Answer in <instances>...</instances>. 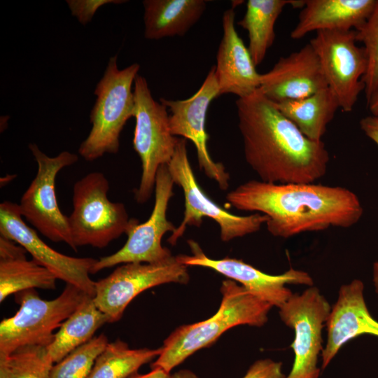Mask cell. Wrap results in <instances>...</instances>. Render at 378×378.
I'll return each instance as SVG.
<instances>
[{
    "label": "cell",
    "instance_id": "3",
    "mask_svg": "<svg viewBox=\"0 0 378 378\" xmlns=\"http://www.w3.org/2000/svg\"><path fill=\"white\" fill-rule=\"evenodd\" d=\"M222 300L211 317L175 330L161 346V352L151 364L170 373L197 351L209 346L223 332L240 325L260 327L268 320L272 306L247 291L231 279L222 282Z\"/></svg>",
    "mask_w": 378,
    "mask_h": 378
},
{
    "label": "cell",
    "instance_id": "15",
    "mask_svg": "<svg viewBox=\"0 0 378 378\" xmlns=\"http://www.w3.org/2000/svg\"><path fill=\"white\" fill-rule=\"evenodd\" d=\"M220 96L215 67L213 66L203 83L190 97L183 100L160 98V102L170 111L169 125L174 136L190 140L195 146L199 167L206 176L214 180L220 189L229 187L230 174L220 162H216L208 150L209 135L206 118L211 102Z\"/></svg>",
    "mask_w": 378,
    "mask_h": 378
},
{
    "label": "cell",
    "instance_id": "18",
    "mask_svg": "<svg viewBox=\"0 0 378 378\" xmlns=\"http://www.w3.org/2000/svg\"><path fill=\"white\" fill-rule=\"evenodd\" d=\"M326 327L327 340L321 352L322 370L350 340L363 335L378 337V321L372 317L366 305L362 281L354 279L341 286Z\"/></svg>",
    "mask_w": 378,
    "mask_h": 378
},
{
    "label": "cell",
    "instance_id": "32",
    "mask_svg": "<svg viewBox=\"0 0 378 378\" xmlns=\"http://www.w3.org/2000/svg\"><path fill=\"white\" fill-rule=\"evenodd\" d=\"M27 251L17 242L0 236V260L26 258Z\"/></svg>",
    "mask_w": 378,
    "mask_h": 378
},
{
    "label": "cell",
    "instance_id": "31",
    "mask_svg": "<svg viewBox=\"0 0 378 378\" xmlns=\"http://www.w3.org/2000/svg\"><path fill=\"white\" fill-rule=\"evenodd\" d=\"M127 1L122 0H67L66 1L72 15L83 25L90 22L96 11L101 6L115 4H120Z\"/></svg>",
    "mask_w": 378,
    "mask_h": 378
},
{
    "label": "cell",
    "instance_id": "7",
    "mask_svg": "<svg viewBox=\"0 0 378 378\" xmlns=\"http://www.w3.org/2000/svg\"><path fill=\"white\" fill-rule=\"evenodd\" d=\"M135 128L133 148L141 162V176L135 200L143 204L150 200L158 170L172 158L178 137L172 134L167 108L156 102L146 78L137 75L134 83Z\"/></svg>",
    "mask_w": 378,
    "mask_h": 378
},
{
    "label": "cell",
    "instance_id": "23",
    "mask_svg": "<svg viewBox=\"0 0 378 378\" xmlns=\"http://www.w3.org/2000/svg\"><path fill=\"white\" fill-rule=\"evenodd\" d=\"M274 104L307 137L314 141H321L327 125L340 108L337 97L328 87L303 99Z\"/></svg>",
    "mask_w": 378,
    "mask_h": 378
},
{
    "label": "cell",
    "instance_id": "20",
    "mask_svg": "<svg viewBox=\"0 0 378 378\" xmlns=\"http://www.w3.org/2000/svg\"><path fill=\"white\" fill-rule=\"evenodd\" d=\"M377 0H305L290 38L313 31L356 30L369 18Z\"/></svg>",
    "mask_w": 378,
    "mask_h": 378
},
{
    "label": "cell",
    "instance_id": "22",
    "mask_svg": "<svg viewBox=\"0 0 378 378\" xmlns=\"http://www.w3.org/2000/svg\"><path fill=\"white\" fill-rule=\"evenodd\" d=\"M300 0H248L246 10L237 24L246 29L248 36V49L257 66L265 59L275 38L274 26L284 8L290 5L302 8Z\"/></svg>",
    "mask_w": 378,
    "mask_h": 378
},
{
    "label": "cell",
    "instance_id": "12",
    "mask_svg": "<svg viewBox=\"0 0 378 378\" xmlns=\"http://www.w3.org/2000/svg\"><path fill=\"white\" fill-rule=\"evenodd\" d=\"M355 30H322L309 41L316 53L328 88L337 98L340 108L350 112L365 90L363 81L368 59L364 47L356 45Z\"/></svg>",
    "mask_w": 378,
    "mask_h": 378
},
{
    "label": "cell",
    "instance_id": "8",
    "mask_svg": "<svg viewBox=\"0 0 378 378\" xmlns=\"http://www.w3.org/2000/svg\"><path fill=\"white\" fill-rule=\"evenodd\" d=\"M174 183L183 190L185 211L180 225L168 238L175 245L188 226L200 227L203 218H209L220 227V239L229 241L258 231L267 218L260 213L240 216L230 214L209 198L198 184L190 165L186 148V139L178 138L174 154L167 164Z\"/></svg>",
    "mask_w": 378,
    "mask_h": 378
},
{
    "label": "cell",
    "instance_id": "16",
    "mask_svg": "<svg viewBox=\"0 0 378 378\" xmlns=\"http://www.w3.org/2000/svg\"><path fill=\"white\" fill-rule=\"evenodd\" d=\"M192 255H177L186 266H199L211 269L227 279L239 282L247 291L259 299L279 308L292 295L287 284L312 286V277L302 270L290 268L283 274H266L241 260L225 257L214 260L207 257L199 244L188 241Z\"/></svg>",
    "mask_w": 378,
    "mask_h": 378
},
{
    "label": "cell",
    "instance_id": "13",
    "mask_svg": "<svg viewBox=\"0 0 378 378\" xmlns=\"http://www.w3.org/2000/svg\"><path fill=\"white\" fill-rule=\"evenodd\" d=\"M279 309L281 321L295 333L290 346L294 361L285 378H319L317 363L323 351L322 330L331 310L330 304L312 286L301 294L293 293Z\"/></svg>",
    "mask_w": 378,
    "mask_h": 378
},
{
    "label": "cell",
    "instance_id": "17",
    "mask_svg": "<svg viewBox=\"0 0 378 378\" xmlns=\"http://www.w3.org/2000/svg\"><path fill=\"white\" fill-rule=\"evenodd\" d=\"M328 87L318 57L309 43L280 57L269 71L261 74L258 89L277 103L303 99Z\"/></svg>",
    "mask_w": 378,
    "mask_h": 378
},
{
    "label": "cell",
    "instance_id": "11",
    "mask_svg": "<svg viewBox=\"0 0 378 378\" xmlns=\"http://www.w3.org/2000/svg\"><path fill=\"white\" fill-rule=\"evenodd\" d=\"M189 279L188 266L177 255L155 263H125L95 281L93 298L108 323H113L122 318L127 305L141 293L167 283L186 284Z\"/></svg>",
    "mask_w": 378,
    "mask_h": 378
},
{
    "label": "cell",
    "instance_id": "25",
    "mask_svg": "<svg viewBox=\"0 0 378 378\" xmlns=\"http://www.w3.org/2000/svg\"><path fill=\"white\" fill-rule=\"evenodd\" d=\"M160 352L161 347L130 349L126 342L116 340L107 344L87 378H130Z\"/></svg>",
    "mask_w": 378,
    "mask_h": 378
},
{
    "label": "cell",
    "instance_id": "34",
    "mask_svg": "<svg viewBox=\"0 0 378 378\" xmlns=\"http://www.w3.org/2000/svg\"><path fill=\"white\" fill-rule=\"evenodd\" d=\"M130 378H173L172 374L159 368L152 369L146 374H135Z\"/></svg>",
    "mask_w": 378,
    "mask_h": 378
},
{
    "label": "cell",
    "instance_id": "14",
    "mask_svg": "<svg viewBox=\"0 0 378 378\" xmlns=\"http://www.w3.org/2000/svg\"><path fill=\"white\" fill-rule=\"evenodd\" d=\"M0 235L24 247L33 260L48 269L57 279L94 296L95 281L90 274L97 259L66 255L49 246L25 223L18 204L9 201L1 203Z\"/></svg>",
    "mask_w": 378,
    "mask_h": 378
},
{
    "label": "cell",
    "instance_id": "2",
    "mask_svg": "<svg viewBox=\"0 0 378 378\" xmlns=\"http://www.w3.org/2000/svg\"><path fill=\"white\" fill-rule=\"evenodd\" d=\"M226 200L237 209L265 215L269 232L285 239L331 227L348 228L363 213L358 196L349 189L315 183L251 180L229 192Z\"/></svg>",
    "mask_w": 378,
    "mask_h": 378
},
{
    "label": "cell",
    "instance_id": "6",
    "mask_svg": "<svg viewBox=\"0 0 378 378\" xmlns=\"http://www.w3.org/2000/svg\"><path fill=\"white\" fill-rule=\"evenodd\" d=\"M109 182L100 172H92L77 181L73 188V211L68 216L75 246L102 248L126 234L133 218L124 204L108 198Z\"/></svg>",
    "mask_w": 378,
    "mask_h": 378
},
{
    "label": "cell",
    "instance_id": "27",
    "mask_svg": "<svg viewBox=\"0 0 378 378\" xmlns=\"http://www.w3.org/2000/svg\"><path fill=\"white\" fill-rule=\"evenodd\" d=\"M108 342L104 334L94 337L55 363L50 378H87L97 358Z\"/></svg>",
    "mask_w": 378,
    "mask_h": 378
},
{
    "label": "cell",
    "instance_id": "30",
    "mask_svg": "<svg viewBox=\"0 0 378 378\" xmlns=\"http://www.w3.org/2000/svg\"><path fill=\"white\" fill-rule=\"evenodd\" d=\"M173 378H198L190 370H181L172 374ZM282 372V363L270 358L260 359L254 362L242 378H285Z\"/></svg>",
    "mask_w": 378,
    "mask_h": 378
},
{
    "label": "cell",
    "instance_id": "4",
    "mask_svg": "<svg viewBox=\"0 0 378 378\" xmlns=\"http://www.w3.org/2000/svg\"><path fill=\"white\" fill-rule=\"evenodd\" d=\"M140 65L130 64L119 69L117 55L109 58L97 83V99L90 113L92 128L80 144L78 153L87 161H93L106 153H116L120 135L127 121L134 116V97L132 84Z\"/></svg>",
    "mask_w": 378,
    "mask_h": 378
},
{
    "label": "cell",
    "instance_id": "33",
    "mask_svg": "<svg viewBox=\"0 0 378 378\" xmlns=\"http://www.w3.org/2000/svg\"><path fill=\"white\" fill-rule=\"evenodd\" d=\"M360 126L366 136L378 146V117L366 116L360 120Z\"/></svg>",
    "mask_w": 378,
    "mask_h": 378
},
{
    "label": "cell",
    "instance_id": "28",
    "mask_svg": "<svg viewBox=\"0 0 378 378\" xmlns=\"http://www.w3.org/2000/svg\"><path fill=\"white\" fill-rule=\"evenodd\" d=\"M6 358L13 378H50L54 365L42 346L20 347Z\"/></svg>",
    "mask_w": 378,
    "mask_h": 378
},
{
    "label": "cell",
    "instance_id": "26",
    "mask_svg": "<svg viewBox=\"0 0 378 378\" xmlns=\"http://www.w3.org/2000/svg\"><path fill=\"white\" fill-rule=\"evenodd\" d=\"M57 277L34 260H0V302L12 294L28 289L56 288Z\"/></svg>",
    "mask_w": 378,
    "mask_h": 378
},
{
    "label": "cell",
    "instance_id": "36",
    "mask_svg": "<svg viewBox=\"0 0 378 378\" xmlns=\"http://www.w3.org/2000/svg\"><path fill=\"white\" fill-rule=\"evenodd\" d=\"M0 378H13L6 358L0 357Z\"/></svg>",
    "mask_w": 378,
    "mask_h": 378
},
{
    "label": "cell",
    "instance_id": "37",
    "mask_svg": "<svg viewBox=\"0 0 378 378\" xmlns=\"http://www.w3.org/2000/svg\"><path fill=\"white\" fill-rule=\"evenodd\" d=\"M372 280L375 292L378 295V261L374 262L372 267Z\"/></svg>",
    "mask_w": 378,
    "mask_h": 378
},
{
    "label": "cell",
    "instance_id": "10",
    "mask_svg": "<svg viewBox=\"0 0 378 378\" xmlns=\"http://www.w3.org/2000/svg\"><path fill=\"white\" fill-rule=\"evenodd\" d=\"M174 184L167 164L161 165L156 175L155 203L148 219L140 223L133 218L126 232L127 240L124 246L115 253L97 260L91 274L119 264L155 263L172 256L169 249L162 246V239L166 232L176 230L167 218L169 202L174 195Z\"/></svg>",
    "mask_w": 378,
    "mask_h": 378
},
{
    "label": "cell",
    "instance_id": "19",
    "mask_svg": "<svg viewBox=\"0 0 378 378\" xmlns=\"http://www.w3.org/2000/svg\"><path fill=\"white\" fill-rule=\"evenodd\" d=\"M234 8L226 10L222 18L223 36L216 55L215 75L220 96L233 94L238 98L254 93L260 85L250 52L237 32Z\"/></svg>",
    "mask_w": 378,
    "mask_h": 378
},
{
    "label": "cell",
    "instance_id": "9",
    "mask_svg": "<svg viewBox=\"0 0 378 378\" xmlns=\"http://www.w3.org/2000/svg\"><path fill=\"white\" fill-rule=\"evenodd\" d=\"M29 148L37 163V172L18 204L21 215L50 241L64 242L76 251L68 216L57 203L55 180L59 172L76 162L78 157L66 150L50 157L35 144H29Z\"/></svg>",
    "mask_w": 378,
    "mask_h": 378
},
{
    "label": "cell",
    "instance_id": "1",
    "mask_svg": "<svg viewBox=\"0 0 378 378\" xmlns=\"http://www.w3.org/2000/svg\"><path fill=\"white\" fill-rule=\"evenodd\" d=\"M236 106L245 160L260 181L310 183L326 174L324 143L307 137L259 89L238 98Z\"/></svg>",
    "mask_w": 378,
    "mask_h": 378
},
{
    "label": "cell",
    "instance_id": "29",
    "mask_svg": "<svg viewBox=\"0 0 378 378\" xmlns=\"http://www.w3.org/2000/svg\"><path fill=\"white\" fill-rule=\"evenodd\" d=\"M355 31L356 40L363 44L368 59L363 78L368 102L378 88V0L369 18Z\"/></svg>",
    "mask_w": 378,
    "mask_h": 378
},
{
    "label": "cell",
    "instance_id": "35",
    "mask_svg": "<svg viewBox=\"0 0 378 378\" xmlns=\"http://www.w3.org/2000/svg\"><path fill=\"white\" fill-rule=\"evenodd\" d=\"M367 105L371 115L378 117V88L367 102Z\"/></svg>",
    "mask_w": 378,
    "mask_h": 378
},
{
    "label": "cell",
    "instance_id": "24",
    "mask_svg": "<svg viewBox=\"0 0 378 378\" xmlns=\"http://www.w3.org/2000/svg\"><path fill=\"white\" fill-rule=\"evenodd\" d=\"M106 323L108 317L97 307L94 298H87L63 322L46 347L54 364L91 340L96 331Z\"/></svg>",
    "mask_w": 378,
    "mask_h": 378
},
{
    "label": "cell",
    "instance_id": "5",
    "mask_svg": "<svg viewBox=\"0 0 378 378\" xmlns=\"http://www.w3.org/2000/svg\"><path fill=\"white\" fill-rule=\"evenodd\" d=\"M89 296L70 284L50 300L41 299L36 289L15 294L20 307L15 315L0 323V357L7 358L24 346L47 347L52 342L54 331Z\"/></svg>",
    "mask_w": 378,
    "mask_h": 378
},
{
    "label": "cell",
    "instance_id": "21",
    "mask_svg": "<svg viewBox=\"0 0 378 378\" xmlns=\"http://www.w3.org/2000/svg\"><path fill=\"white\" fill-rule=\"evenodd\" d=\"M204 0H144V36L150 40L183 36L202 16Z\"/></svg>",
    "mask_w": 378,
    "mask_h": 378
}]
</instances>
